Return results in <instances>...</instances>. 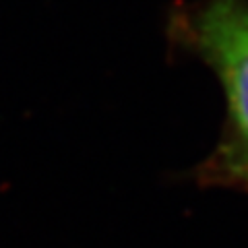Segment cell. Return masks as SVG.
Segmentation results:
<instances>
[{
	"label": "cell",
	"instance_id": "6da1fadb",
	"mask_svg": "<svg viewBox=\"0 0 248 248\" xmlns=\"http://www.w3.org/2000/svg\"><path fill=\"white\" fill-rule=\"evenodd\" d=\"M174 33L213 71L226 99V124L199 178L248 192V0H201L176 17Z\"/></svg>",
	"mask_w": 248,
	"mask_h": 248
}]
</instances>
